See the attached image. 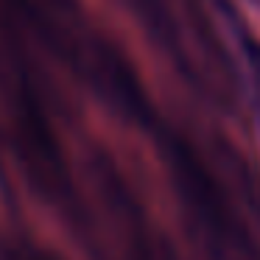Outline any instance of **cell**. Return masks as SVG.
Masks as SVG:
<instances>
[{"instance_id": "6da1fadb", "label": "cell", "mask_w": 260, "mask_h": 260, "mask_svg": "<svg viewBox=\"0 0 260 260\" xmlns=\"http://www.w3.org/2000/svg\"><path fill=\"white\" fill-rule=\"evenodd\" d=\"M25 260H51V257H42V254H31V257H25Z\"/></svg>"}]
</instances>
